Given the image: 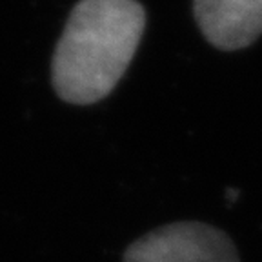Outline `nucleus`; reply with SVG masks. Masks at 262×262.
I'll use <instances>...</instances> for the list:
<instances>
[{
    "instance_id": "nucleus-1",
    "label": "nucleus",
    "mask_w": 262,
    "mask_h": 262,
    "mask_svg": "<svg viewBox=\"0 0 262 262\" xmlns=\"http://www.w3.org/2000/svg\"><path fill=\"white\" fill-rule=\"evenodd\" d=\"M146 28L137 0H80L55 48L51 80L70 104H95L119 84Z\"/></svg>"
},
{
    "instance_id": "nucleus-2",
    "label": "nucleus",
    "mask_w": 262,
    "mask_h": 262,
    "mask_svg": "<svg viewBox=\"0 0 262 262\" xmlns=\"http://www.w3.org/2000/svg\"><path fill=\"white\" fill-rule=\"evenodd\" d=\"M124 262H238V255L221 229L202 222H175L133 242Z\"/></svg>"
},
{
    "instance_id": "nucleus-3",
    "label": "nucleus",
    "mask_w": 262,
    "mask_h": 262,
    "mask_svg": "<svg viewBox=\"0 0 262 262\" xmlns=\"http://www.w3.org/2000/svg\"><path fill=\"white\" fill-rule=\"evenodd\" d=\"M202 35L222 51L253 44L262 35V0H193Z\"/></svg>"
}]
</instances>
